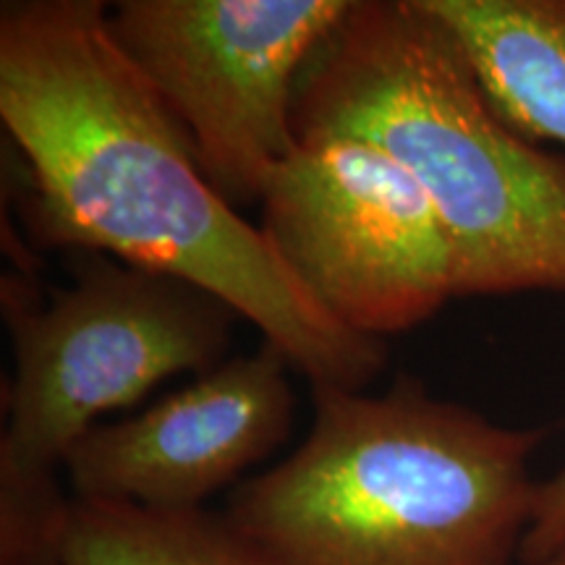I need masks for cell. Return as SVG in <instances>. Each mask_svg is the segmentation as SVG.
<instances>
[{
	"label": "cell",
	"instance_id": "6da1fadb",
	"mask_svg": "<svg viewBox=\"0 0 565 565\" xmlns=\"http://www.w3.org/2000/svg\"><path fill=\"white\" fill-rule=\"evenodd\" d=\"M0 121L24 162L34 244L204 288L312 387L364 391L383 370V343L330 320L263 228L204 179L186 129L113 40L100 0L0 6Z\"/></svg>",
	"mask_w": 565,
	"mask_h": 565
},
{
	"label": "cell",
	"instance_id": "52a82bcc",
	"mask_svg": "<svg viewBox=\"0 0 565 565\" xmlns=\"http://www.w3.org/2000/svg\"><path fill=\"white\" fill-rule=\"evenodd\" d=\"M294 364L263 341L116 424H97L63 463L74 498L200 511L291 433Z\"/></svg>",
	"mask_w": 565,
	"mask_h": 565
},
{
	"label": "cell",
	"instance_id": "8992f818",
	"mask_svg": "<svg viewBox=\"0 0 565 565\" xmlns=\"http://www.w3.org/2000/svg\"><path fill=\"white\" fill-rule=\"evenodd\" d=\"M353 0H121L113 40L186 129L204 179L254 204L296 147V87Z\"/></svg>",
	"mask_w": 565,
	"mask_h": 565
},
{
	"label": "cell",
	"instance_id": "3957f363",
	"mask_svg": "<svg viewBox=\"0 0 565 565\" xmlns=\"http://www.w3.org/2000/svg\"><path fill=\"white\" fill-rule=\"evenodd\" d=\"M294 129L372 141L419 181L454 249L456 299L565 296V154L500 116L424 0H353L303 68Z\"/></svg>",
	"mask_w": 565,
	"mask_h": 565
},
{
	"label": "cell",
	"instance_id": "5b68a950",
	"mask_svg": "<svg viewBox=\"0 0 565 565\" xmlns=\"http://www.w3.org/2000/svg\"><path fill=\"white\" fill-rule=\"evenodd\" d=\"M267 244L317 307L383 341L456 299L448 233L419 181L372 141L301 137L259 196Z\"/></svg>",
	"mask_w": 565,
	"mask_h": 565
},
{
	"label": "cell",
	"instance_id": "ba28073f",
	"mask_svg": "<svg viewBox=\"0 0 565 565\" xmlns=\"http://www.w3.org/2000/svg\"><path fill=\"white\" fill-rule=\"evenodd\" d=\"M494 108L534 145L565 147V0H424Z\"/></svg>",
	"mask_w": 565,
	"mask_h": 565
},
{
	"label": "cell",
	"instance_id": "7a4b0ae2",
	"mask_svg": "<svg viewBox=\"0 0 565 565\" xmlns=\"http://www.w3.org/2000/svg\"><path fill=\"white\" fill-rule=\"evenodd\" d=\"M545 437L408 374L383 395L315 387L307 440L223 519L265 565H521Z\"/></svg>",
	"mask_w": 565,
	"mask_h": 565
},
{
	"label": "cell",
	"instance_id": "277c9868",
	"mask_svg": "<svg viewBox=\"0 0 565 565\" xmlns=\"http://www.w3.org/2000/svg\"><path fill=\"white\" fill-rule=\"evenodd\" d=\"M0 303L13 351L0 475L19 477L55 475L100 416L175 374L215 370L238 320L204 288L89 252L47 301L6 275Z\"/></svg>",
	"mask_w": 565,
	"mask_h": 565
},
{
	"label": "cell",
	"instance_id": "8fae6325",
	"mask_svg": "<svg viewBox=\"0 0 565 565\" xmlns=\"http://www.w3.org/2000/svg\"><path fill=\"white\" fill-rule=\"evenodd\" d=\"M63 524H30V521H3L0 524V565H63L61 563Z\"/></svg>",
	"mask_w": 565,
	"mask_h": 565
},
{
	"label": "cell",
	"instance_id": "9c48e42d",
	"mask_svg": "<svg viewBox=\"0 0 565 565\" xmlns=\"http://www.w3.org/2000/svg\"><path fill=\"white\" fill-rule=\"evenodd\" d=\"M58 550L63 565H265L204 508L158 511L74 494Z\"/></svg>",
	"mask_w": 565,
	"mask_h": 565
},
{
	"label": "cell",
	"instance_id": "7c38bea8",
	"mask_svg": "<svg viewBox=\"0 0 565 565\" xmlns=\"http://www.w3.org/2000/svg\"><path fill=\"white\" fill-rule=\"evenodd\" d=\"M534 565H565V542L555 550L553 555H547L545 561H540V563H534Z\"/></svg>",
	"mask_w": 565,
	"mask_h": 565
},
{
	"label": "cell",
	"instance_id": "30bf717a",
	"mask_svg": "<svg viewBox=\"0 0 565 565\" xmlns=\"http://www.w3.org/2000/svg\"><path fill=\"white\" fill-rule=\"evenodd\" d=\"M565 542V463L545 482L536 484L521 565H534L553 555Z\"/></svg>",
	"mask_w": 565,
	"mask_h": 565
}]
</instances>
